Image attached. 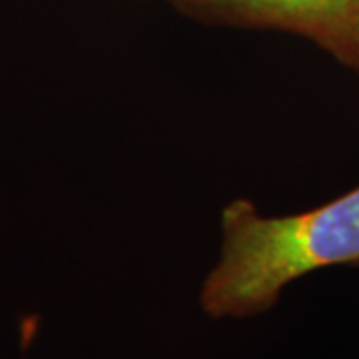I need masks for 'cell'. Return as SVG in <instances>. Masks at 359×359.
Returning <instances> with one entry per match:
<instances>
[{"label": "cell", "mask_w": 359, "mask_h": 359, "mask_svg": "<svg viewBox=\"0 0 359 359\" xmlns=\"http://www.w3.org/2000/svg\"><path fill=\"white\" fill-rule=\"evenodd\" d=\"M349 264H359V186L292 216H262L240 198L222 212L219 257L202 283L200 306L212 320L254 318L295 280Z\"/></svg>", "instance_id": "cell-1"}, {"label": "cell", "mask_w": 359, "mask_h": 359, "mask_svg": "<svg viewBox=\"0 0 359 359\" xmlns=\"http://www.w3.org/2000/svg\"><path fill=\"white\" fill-rule=\"evenodd\" d=\"M238 22L273 26L316 42L359 70V0H184Z\"/></svg>", "instance_id": "cell-2"}]
</instances>
